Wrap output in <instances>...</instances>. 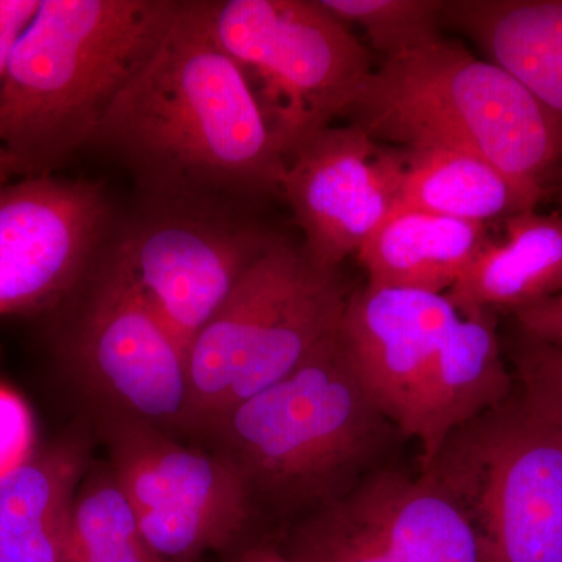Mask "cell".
Instances as JSON below:
<instances>
[{"label":"cell","mask_w":562,"mask_h":562,"mask_svg":"<svg viewBox=\"0 0 562 562\" xmlns=\"http://www.w3.org/2000/svg\"><path fill=\"white\" fill-rule=\"evenodd\" d=\"M341 502L398 562H480L471 524L424 475L379 473Z\"/></svg>","instance_id":"17"},{"label":"cell","mask_w":562,"mask_h":562,"mask_svg":"<svg viewBox=\"0 0 562 562\" xmlns=\"http://www.w3.org/2000/svg\"><path fill=\"white\" fill-rule=\"evenodd\" d=\"M288 562H398L341 501L325 506L297 528L281 550Z\"/></svg>","instance_id":"23"},{"label":"cell","mask_w":562,"mask_h":562,"mask_svg":"<svg viewBox=\"0 0 562 562\" xmlns=\"http://www.w3.org/2000/svg\"><path fill=\"white\" fill-rule=\"evenodd\" d=\"M91 144L120 157L157 202L281 194L286 160L239 66L211 31L209 2H180Z\"/></svg>","instance_id":"1"},{"label":"cell","mask_w":562,"mask_h":562,"mask_svg":"<svg viewBox=\"0 0 562 562\" xmlns=\"http://www.w3.org/2000/svg\"><path fill=\"white\" fill-rule=\"evenodd\" d=\"M347 299L338 271L317 268L303 246L273 243L188 351L187 435L301 368L338 330Z\"/></svg>","instance_id":"5"},{"label":"cell","mask_w":562,"mask_h":562,"mask_svg":"<svg viewBox=\"0 0 562 562\" xmlns=\"http://www.w3.org/2000/svg\"><path fill=\"white\" fill-rule=\"evenodd\" d=\"M442 24L468 35L562 121V0H443Z\"/></svg>","instance_id":"16"},{"label":"cell","mask_w":562,"mask_h":562,"mask_svg":"<svg viewBox=\"0 0 562 562\" xmlns=\"http://www.w3.org/2000/svg\"><path fill=\"white\" fill-rule=\"evenodd\" d=\"M402 150L387 149L357 125L328 127L286 160L281 194L305 235L310 260L336 272L397 203Z\"/></svg>","instance_id":"12"},{"label":"cell","mask_w":562,"mask_h":562,"mask_svg":"<svg viewBox=\"0 0 562 562\" xmlns=\"http://www.w3.org/2000/svg\"><path fill=\"white\" fill-rule=\"evenodd\" d=\"M66 562H166L144 538L111 468L81 480L70 508Z\"/></svg>","instance_id":"21"},{"label":"cell","mask_w":562,"mask_h":562,"mask_svg":"<svg viewBox=\"0 0 562 562\" xmlns=\"http://www.w3.org/2000/svg\"><path fill=\"white\" fill-rule=\"evenodd\" d=\"M99 431L111 471L158 557L198 562L241 539L255 506L231 462L144 422L99 417Z\"/></svg>","instance_id":"9"},{"label":"cell","mask_w":562,"mask_h":562,"mask_svg":"<svg viewBox=\"0 0 562 562\" xmlns=\"http://www.w3.org/2000/svg\"><path fill=\"white\" fill-rule=\"evenodd\" d=\"M35 420L27 403L0 384V479L35 452Z\"/></svg>","instance_id":"25"},{"label":"cell","mask_w":562,"mask_h":562,"mask_svg":"<svg viewBox=\"0 0 562 562\" xmlns=\"http://www.w3.org/2000/svg\"><path fill=\"white\" fill-rule=\"evenodd\" d=\"M347 116L380 144L475 155L508 177L532 209L562 161V121L512 74L454 41L384 60Z\"/></svg>","instance_id":"3"},{"label":"cell","mask_w":562,"mask_h":562,"mask_svg":"<svg viewBox=\"0 0 562 562\" xmlns=\"http://www.w3.org/2000/svg\"><path fill=\"white\" fill-rule=\"evenodd\" d=\"M88 442L36 447L0 479V562H66L70 508L88 471Z\"/></svg>","instance_id":"15"},{"label":"cell","mask_w":562,"mask_h":562,"mask_svg":"<svg viewBox=\"0 0 562 562\" xmlns=\"http://www.w3.org/2000/svg\"><path fill=\"white\" fill-rule=\"evenodd\" d=\"M20 166H18L16 160L11 157L9 150L0 146V188L9 184L10 180L13 179L14 176H20Z\"/></svg>","instance_id":"28"},{"label":"cell","mask_w":562,"mask_h":562,"mask_svg":"<svg viewBox=\"0 0 562 562\" xmlns=\"http://www.w3.org/2000/svg\"><path fill=\"white\" fill-rule=\"evenodd\" d=\"M491 243L487 224L397 211L358 251L368 286L443 294Z\"/></svg>","instance_id":"18"},{"label":"cell","mask_w":562,"mask_h":562,"mask_svg":"<svg viewBox=\"0 0 562 562\" xmlns=\"http://www.w3.org/2000/svg\"><path fill=\"white\" fill-rule=\"evenodd\" d=\"M420 475L464 514L480 562H562V427L522 392L454 431Z\"/></svg>","instance_id":"6"},{"label":"cell","mask_w":562,"mask_h":562,"mask_svg":"<svg viewBox=\"0 0 562 562\" xmlns=\"http://www.w3.org/2000/svg\"><path fill=\"white\" fill-rule=\"evenodd\" d=\"M206 2L214 38L243 70L284 160L347 116L371 58L321 0Z\"/></svg>","instance_id":"7"},{"label":"cell","mask_w":562,"mask_h":562,"mask_svg":"<svg viewBox=\"0 0 562 562\" xmlns=\"http://www.w3.org/2000/svg\"><path fill=\"white\" fill-rule=\"evenodd\" d=\"M514 368L520 392L562 427V349L520 335L514 342Z\"/></svg>","instance_id":"24"},{"label":"cell","mask_w":562,"mask_h":562,"mask_svg":"<svg viewBox=\"0 0 562 562\" xmlns=\"http://www.w3.org/2000/svg\"><path fill=\"white\" fill-rule=\"evenodd\" d=\"M58 357L99 417L187 432L188 357L116 262L106 261L58 339Z\"/></svg>","instance_id":"8"},{"label":"cell","mask_w":562,"mask_h":562,"mask_svg":"<svg viewBox=\"0 0 562 562\" xmlns=\"http://www.w3.org/2000/svg\"><path fill=\"white\" fill-rule=\"evenodd\" d=\"M344 24L361 27L384 60L442 38L443 0H321Z\"/></svg>","instance_id":"22"},{"label":"cell","mask_w":562,"mask_h":562,"mask_svg":"<svg viewBox=\"0 0 562 562\" xmlns=\"http://www.w3.org/2000/svg\"><path fill=\"white\" fill-rule=\"evenodd\" d=\"M110 221L98 183L35 176L0 188V317L60 308L87 276Z\"/></svg>","instance_id":"11"},{"label":"cell","mask_w":562,"mask_h":562,"mask_svg":"<svg viewBox=\"0 0 562 562\" xmlns=\"http://www.w3.org/2000/svg\"><path fill=\"white\" fill-rule=\"evenodd\" d=\"M460 317L447 294L366 286L347 299L339 336L373 401L406 435L436 355Z\"/></svg>","instance_id":"13"},{"label":"cell","mask_w":562,"mask_h":562,"mask_svg":"<svg viewBox=\"0 0 562 562\" xmlns=\"http://www.w3.org/2000/svg\"><path fill=\"white\" fill-rule=\"evenodd\" d=\"M505 239L484 247L447 292L460 314L516 310L562 294V216L522 211L505 217Z\"/></svg>","instance_id":"19"},{"label":"cell","mask_w":562,"mask_h":562,"mask_svg":"<svg viewBox=\"0 0 562 562\" xmlns=\"http://www.w3.org/2000/svg\"><path fill=\"white\" fill-rule=\"evenodd\" d=\"M401 150L403 177L392 213L420 211L487 224L535 210L508 177L475 155L443 147Z\"/></svg>","instance_id":"20"},{"label":"cell","mask_w":562,"mask_h":562,"mask_svg":"<svg viewBox=\"0 0 562 562\" xmlns=\"http://www.w3.org/2000/svg\"><path fill=\"white\" fill-rule=\"evenodd\" d=\"M40 5L41 0H0V98L13 52L35 20Z\"/></svg>","instance_id":"26"},{"label":"cell","mask_w":562,"mask_h":562,"mask_svg":"<svg viewBox=\"0 0 562 562\" xmlns=\"http://www.w3.org/2000/svg\"><path fill=\"white\" fill-rule=\"evenodd\" d=\"M231 562H288L284 553L273 546H257L244 550Z\"/></svg>","instance_id":"27"},{"label":"cell","mask_w":562,"mask_h":562,"mask_svg":"<svg viewBox=\"0 0 562 562\" xmlns=\"http://www.w3.org/2000/svg\"><path fill=\"white\" fill-rule=\"evenodd\" d=\"M179 7V0H41L0 98V146L21 176H52L92 143Z\"/></svg>","instance_id":"2"},{"label":"cell","mask_w":562,"mask_h":562,"mask_svg":"<svg viewBox=\"0 0 562 562\" xmlns=\"http://www.w3.org/2000/svg\"><path fill=\"white\" fill-rule=\"evenodd\" d=\"M122 235L111 261L127 273L184 353L255 261L279 238L213 203L157 202Z\"/></svg>","instance_id":"10"},{"label":"cell","mask_w":562,"mask_h":562,"mask_svg":"<svg viewBox=\"0 0 562 562\" xmlns=\"http://www.w3.org/2000/svg\"><path fill=\"white\" fill-rule=\"evenodd\" d=\"M339 328L283 380L233 406L199 438L231 462L255 508L333 505L384 439L387 425Z\"/></svg>","instance_id":"4"},{"label":"cell","mask_w":562,"mask_h":562,"mask_svg":"<svg viewBox=\"0 0 562 562\" xmlns=\"http://www.w3.org/2000/svg\"><path fill=\"white\" fill-rule=\"evenodd\" d=\"M512 395V373L491 312L461 314L436 355L417 403L409 436L420 443L422 469L454 431Z\"/></svg>","instance_id":"14"}]
</instances>
